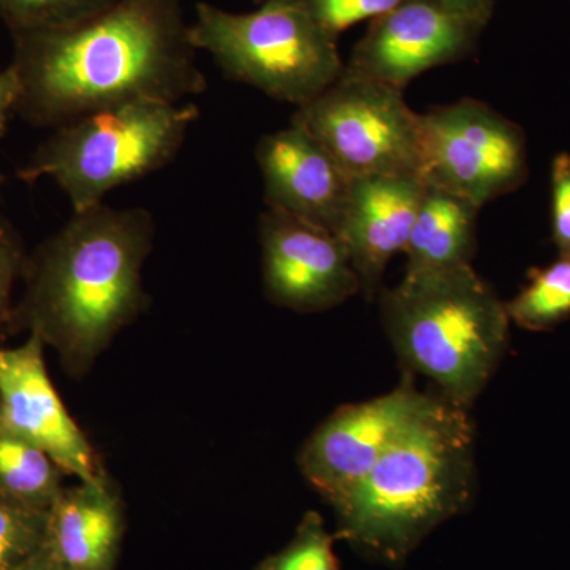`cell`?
<instances>
[{
    "instance_id": "cell-1",
    "label": "cell",
    "mask_w": 570,
    "mask_h": 570,
    "mask_svg": "<svg viewBox=\"0 0 570 570\" xmlns=\"http://www.w3.org/2000/svg\"><path fill=\"white\" fill-rule=\"evenodd\" d=\"M11 37L14 112L36 127L121 104H183L208 88L183 0H116L78 24Z\"/></svg>"
},
{
    "instance_id": "cell-2",
    "label": "cell",
    "mask_w": 570,
    "mask_h": 570,
    "mask_svg": "<svg viewBox=\"0 0 570 570\" xmlns=\"http://www.w3.org/2000/svg\"><path fill=\"white\" fill-rule=\"evenodd\" d=\"M153 214L105 204L73 213L26 262V294L13 316L81 374L146 305L142 266Z\"/></svg>"
},
{
    "instance_id": "cell-3",
    "label": "cell",
    "mask_w": 570,
    "mask_h": 570,
    "mask_svg": "<svg viewBox=\"0 0 570 570\" xmlns=\"http://www.w3.org/2000/svg\"><path fill=\"white\" fill-rule=\"evenodd\" d=\"M472 482L474 428L466 409L433 396L335 509L336 539L371 560L401 564L439 524L468 508Z\"/></svg>"
},
{
    "instance_id": "cell-4",
    "label": "cell",
    "mask_w": 570,
    "mask_h": 570,
    "mask_svg": "<svg viewBox=\"0 0 570 570\" xmlns=\"http://www.w3.org/2000/svg\"><path fill=\"white\" fill-rule=\"evenodd\" d=\"M381 311L406 370L433 379L455 406L474 403L509 347L505 303L471 265L406 272L382 292Z\"/></svg>"
},
{
    "instance_id": "cell-5",
    "label": "cell",
    "mask_w": 570,
    "mask_h": 570,
    "mask_svg": "<svg viewBox=\"0 0 570 570\" xmlns=\"http://www.w3.org/2000/svg\"><path fill=\"white\" fill-rule=\"evenodd\" d=\"M198 118L193 102H130L86 112L56 127L17 176L28 184L52 179L73 213L85 212L124 184L167 167Z\"/></svg>"
},
{
    "instance_id": "cell-6",
    "label": "cell",
    "mask_w": 570,
    "mask_h": 570,
    "mask_svg": "<svg viewBox=\"0 0 570 570\" xmlns=\"http://www.w3.org/2000/svg\"><path fill=\"white\" fill-rule=\"evenodd\" d=\"M190 40L208 52L225 77L302 107L343 75L336 37L303 0H264L247 13L198 2Z\"/></svg>"
},
{
    "instance_id": "cell-7",
    "label": "cell",
    "mask_w": 570,
    "mask_h": 570,
    "mask_svg": "<svg viewBox=\"0 0 570 570\" xmlns=\"http://www.w3.org/2000/svg\"><path fill=\"white\" fill-rule=\"evenodd\" d=\"M292 122L313 135L352 179L422 174V115L403 92L346 67L324 92L296 108Z\"/></svg>"
},
{
    "instance_id": "cell-8",
    "label": "cell",
    "mask_w": 570,
    "mask_h": 570,
    "mask_svg": "<svg viewBox=\"0 0 570 570\" xmlns=\"http://www.w3.org/2000/svg\"><path fill=\"white\" fill-rule=\"evenodd\" d=\"M420 176L428 186L489 204L528 179L523 129L474 99L431 108L422 115Z\"/></svg>"
},
{
    "instance_id": "cell-9",
    "label": "cell",
    "mask_w": 570,
    "mask_h": 570,
    "mask_svg": "<svg viewBox=\"0 0 570 570\" xmlns=\"http://www.w3.org/2000/svg\"><path fill=\"white\" fill-rule=\"evenodd\" d=\"M431 401L433 396L419 392L414 374L406 370L389 395L337 409L299 453L307 482L333 509L340 508Z\"/></svg>"
},
{
    "instance_id": "cell-10",
    "label": "cell",
    "mask_w": 570,
    "mask_h": 570,
    "mask_svg": "<svg viewBox=\"0 0 570 570\" xmlns=\"http://www.w3.org/2000/svg\"><path fill=\"white\" fill-rule=\"evenodd\" d=\"M265 294L296 313H324L362 291L343 239L279 209L266 208L258 223Z\"/></svg>"
},
{
    "instance_id": "cell-11",
    "label": "cell",
    "mask_w": 570,
    "mask_h": 570,
    "mask_svg": "<svg viewBox=\"0 0 570 570\" xmlns=\"http://www.w3.org/2000/svg\"><path fill=\"white\" fill-rule=\"evenodd\" d=\"M483 24L441 0H406L374 20L346 70L403 92L423 71L464 58Z\"/></svg>"
},
{
    "instance_id": "cell-12",
    "label": "cell",
    "mask_w": 570,
    "mask_h": 570,
    "mask_svg": "<svg viewBox=\"0 0 570 570\" xmlns=\"http://www.w3.org/2000/svg\"><path fill=\"white\" fill-rule=\"evenodd\" d=\"M43 354L36 333L21 346L0 348V428L47 452L63 474L92 482L104 471L56 392Z\"/></svg>"
},
{
    "instance_id": "cell-13",
    "label": "cell",
    "mask_w": 570,
    "mask_h": 570,
    "mask_svg": "<svg viewBox=\"0 0 570 570\" xmlns=\"http://www.w3.org/2000/svg\"><path fill=\"white\" fill-rule=\"evenodd\" d=\"M266 208L279 209L340 235L352 178L298 124L265 135L255 148Z\"/></svg>"
},
{
    "instance_id": "cell-14",
    "label": "cell",
    "mask_w": 570,
    "mask_h": 570,
    "mask_svg": "<svg viewBox=\"0 0 570 570\" xmlns=\"http://www.w3.org/2000/svg\"><path fill=\"white\" fill-rule=\"evenodd\" d=\"M425 189V181L414 175L352 179L346 219L337 236L367 298L381 291L390 258L406 250Z\"/></svg>"
},
{
    "instance_id": "cell-15",
    "label": "cell",
    "mask_w": 570,
    "mask_h": 570,
    "mask_svg": "<svg viewBox=\"0 0 570 570\" xmlns=\"http://www.w3.org/2000/svg\"><path fill=\"white\" fill-rule=\"evenodd\" d=\"M121 499L107 475L62 491L47 513L41 551L59 570H115Z\"/></svg>"
},
{
    "instance_id": "cell-16",
    "label": "cell",
    "mask_w": 570,
    "mask_h": 570,
    "mask_svg": "<svg viewBox=\"0 0 570 570\" xmlns=\"http://www.w3.org/2000/svg\"><path fill=\"white\" fill-rule=\"evenodd\" d=\"M482 206L439 187L428 186L404 253L406 272L471 265L475 225Z\"/></svg>"
},
{
    "instance_id": "cell-17",
    "label": "cell",
    "mask_w": 570,
    "mask_h": 570,
    "mask_svg": "<svg viewBox=\"0 0 570 570\" xmlns=\"http://www.w3.org/2000/svg\"><path fill=\"white\" fill-rule=\"evenodd\" d=\"M62 474L47 452L0 428V497L47 513L66 490Z\"/></svg>"
},
{
    "instance_id": "cell-18",
    "label": "cell",
    "mask_w": 570,
    "mask_h": 570,
    "mask_svg": "<svg viewBox=\"0 0 570 570\" xmlns=\"http://www.w3.org/2000/svg\"><path fill=\"white\" fill-rule=\"evenodd\" d=\"M510 321L530 332H547L570 317V257L560 255L528 272V283L505 303Z\"/></svg>"
},
{
    "instance_id": "cell-19",
    "label": "cell",
    "mask_w": 570,
    "mask_h": 570,
    "mask_svg": "<svg viewBox=\"0 0 570 570\" xmlns=\"http://www.w3.org/2000/svg\"><path fill=\"white\" fill-rule=\"evenodd\" d=\"M116 0H0V18L11 33L67 28L89 20Z\"/></svg>"
},
{
    "instance_id": "cell-20",
    "label": "cell",
    "mask_w": 570,
    "mask_h": 570,
    "mask_svg": "<svg viewBox=\"0 0 570 570\" xmlns=\"http://www.w3.org/2000/svg\"><path fill=\"white\" fill-rule=\"evenodd\" d=\"M335 539L326 531L321 513L307 512L291 543L255 570H341L333 551Z\"/></svg>"
},
{
    "instance_id": "cell-21",
    "label": "cell",
    "mask_w": 570,
    "mask_h": 570,
    "mask_svg": "<svg viewBox=\"0 0 570 570\" xmlns=\"http://www.w3.org/2000/svg\"><path fill=\"white\" fill-rule=\"evenodd\" d=\"M47 513L21 508L0 497V570H18L39 553Z\"/></svg>"
},
{
    "instance_id": "cell-22",
    "label": "cell",
    "mask_w": 570,
    "mask_h": 570,
    "mask_svg": "<svg viewBox=\"0 0 570 570\" xmlns=\"http://www.w3.org/2000/svg\"><path fill=\"white\" fill-rule=\"evenodd\" d=\"M314 20L336 37L358 22L384 17L406 0H303Z\"/></svg>"
},
{
    "instance_id": "cell-23",
    "label": "cell",
    "mask_w": 570,
    "mask_h": 570,
    "mask_svg": "<svg viewBox=\"0 0 570 570\" xmlns=\"http://www.w3.org/2000/svg\"><path fill=\"white\" fill-rule=\"evenodd\" d=\"M551 239L558 253L570 257V154L560 153L551 164Z\"/></svg>"
},
{
    "instance_id": "cell-24",
    "label": "cell",
    "mask_w": 570,
    "mask_h": 570,
    "mask_svg": "<svg viewBox=\"0 0 570 570\" xmlns=\"http://www.w3.org/2000/svg\"><path fill=\"white\" fill-rule=\"evenodd\" d=\"M24 265L20 239L9 225H0V326L11 316V294Z\"/></svg>"
},
{
    "instance_id": "cell-25",
    "label": "cell",
    "mask_w": 570,
    "mask_h": 570,
    "mask_svg": "<svg viewBox=\"0 0 570 570\" xmlns=\"http://www.w3.org/2000/svg\"><path fill=\"white\" fill-rule=\"evenodd\" d=\"M18 97H20V82L11 66L0 71V137L7 132L11 112L17 110Z\"/></svg>"
},
{
    "instance_id": "cell-26",
    "label": "cell",
    "mask_w": 570,
    "mask_h": 570,
    "mask_svg": "<svg viewBox=\"0 0 570 570\" xmlns=\"http://www.w3.org/2000/svg\"><path fill=\"white\" fill-rule=\"evenodd\" d=\"M445 9L485 22L491 14V0H441Z\"/></svg>"
},
{
    "instance_id": "cell-27",
    "label": "cell",
    "mask_w": 570,
    "mask_h": 570,
    "mask_svg": "<svg viewBox=\"0 0 570 570\" xmlns=\"http://www.w3.org/2000/svg\"><path fill=\"white\" fill-rule=\"evenodd\" d=\"M18 570H59L50 560H48L47 554L43 551H39L36 557L31 558L28 562H26L22 568Z\"/></svg>"
},
{
    "instance_id": "cell-28",
    "label": "cell",
    "mask_w": 570,
    "mask_h": 570,
    "mask_svg": "<svg viewBox=\"0 0 570 570\" xmlns=\"http://www.w3.org/2000/svg\"><path fill=\"white\" fill-rule=\"evenodd\" d=\"M0 183H2V176H0ZM3 224H6V223H3L2 217H0V225H3Z\"/></svg>"
}]
</instances>
